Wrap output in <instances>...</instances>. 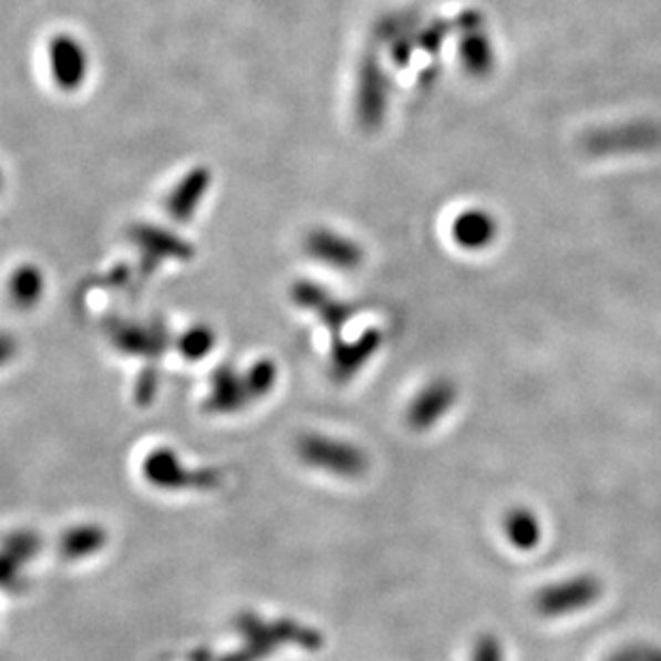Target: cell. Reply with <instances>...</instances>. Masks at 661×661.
Wrapping results in <instances>:
<instances>
[{
    "label": "cell",
    "mask_w": 661,
    "mask_h": 661,
    "mask_svg": "<svg viewBox=\"0 0 661 661\" xmlns=\"http://www.w3.org/2000/svg\"><path fill=\"white\" fill-rule=\"evenodd\" d=\"M237 626L244 633L245 644L237 653L221 661L267 660L273 651H278L279 647H286V644H295L306 651H318L324 644L322 633L318 629L301 626L295 621L267 623L254 614H244Z\"/></svg>",
    "instance_id": "cell-1"
},
{
    "label": "cell",
    "mask_w": 661,
    "mask_h": 661,
    "mask_svg": "<svg viewBox=\"0 0 661 661\" xmlns=\"http://www.w3.org/2000/svg\"><path fill=\"white\" fill-rule=\"evenodd\" d=\"M297 455L310 468L342 479H357L370 468V457L361 447L342 438H331L313 432L303 434L297 441Z\"/></svg>",
    "instance_id": "cell-2"
},
{
    "label": "cell",
    "mask_w": 661,
    "mask_h": 661,
    "mask_svg": "<svg viewBox=\"0 0 661 661\" xmlns=\"http://www.w3.org/2000/svg\"><path fill=\"white\" fill-rule=\"evenodd\" d=\"M601 595V585L592 576H578L544 587L535 597V608L544 617H562L589 608Z\"/></svg>",
    "instance_id": "cell-3"
},
{
    "label": "cell",
    "mask_w": 661,
    "mask_h": 661,
    "mask_svg": "<svg viewBox=\"0 0 661 661\" xmlns=\"http://www.w3.org/2000/svg\"><path fill=\"white\" fill-rule=\"evenodd\" d=\"M290 297L299 308L316 313L320 318V322L329 329L333 340H340V333H342L344 324L349 322L352 313H354V308L349 306L347 301L338 299L327 288H322L320 283L308 281V279L297 281L290 290Z\"/></svg>",
    "instance_id": "cell-4"
},
{
    "label": "cell",
    "mask_w": 661,
    "mask_h": 661,
    "mask_svg": "<svg viewBox=\"0 0 661 661\" xmlns=\"http://www.w3.org/2000/svg\"><path fill=\"white\" fill-rule=\"evenodd\" d=\"M306 251L316 262L338 269V271H352L361 267L365 254L363 247L342 233L331 228H313L306 235Z\"/></svg>",
    "instance_id": "cell-5"
},
{
    "label": "cell",
    "mask_w": 661,
    "mask_h": 661,
    "mask_svg": "<svg viewBox=\"0 0 661 661\" xmlns=\"http://www.w3.org/2000/svg\"><path fill=\"white\" fill-rule=\"evenodd\" d=\"M383 347V333L379 329L365 331L354 342L335 340L329 359V376L333 383L347 384L372 361V357Z\"/></svg>",
    "instance_id": "cell-6"
},
{
    "label": "cell",
    "mask_w": 661,
    "mask_h": 661,
    "mask_svg": "<svg viewBox=\"0 0 661 661\" xmlns=\"http://www.w3.org/2000/svg\"><path fill=\"white\" fill-rule=\"evenodd\" d=\"M455 400H457V389L452 381L436 379L425 384L409 406V413H406L409 425L419 432L430 430L452 411Z\"/></svg>",
    "instance_id": "cell-7"
},
{
    "label": "cell",
    "mask_w": 661,
    "mask_h": 661,
    "mask_svg": "<svg viewBox=\"0 0 661 661\" xmlns=\"http://www.w3.org/2000/svg\"><path fill=\"white\" fill-rule=\"evenodd\" d=\"M453 239L462 249L479 251L492 245L498 235V224L492 213L484 209H468L459 213L453 221Z\"/></svg>",
    "instance_id": "cell-8"
},
{
    "label": "cell",
    "mask_w": 661,
    "mask_h": 661,
    "mask_svg": "<svg viewBox=\"0 0 661 661\" xmlns=\"http://www.w3.org/2000/svg\"><path fill=\"white\" fill-rule=\"evenodd\" d=\"M251 402L245 376H239L235 370L224 368L215 376V391L210 397V406L215 411H237Z\"/></svg>",
    "instance_id": "cell-9"
},
{
    "label": "cell",
    "mask_w": 661,
    "mask_h": 661,
    "mask_svg": "<svg viewBox=\"0 0 661 661\" xmlns=\"http://www.w3.org/2000/svg\"><path fill=\"white\" fill-rule=\"evenodd\" d=\"M505 533L516 548L533 550L541 541V523L530 509L516 507L505 516Z\"/></svg>",
    "instance_id": "cell-10"
},
{
    "label": "cell",
    "mask_w": 661,
    "mask_h": 661,
    "mask_svg": "<svg viewBox=\"0 0 661 661\" xmlns=\"http://www.w3.org/2000/svg\"><path fill=\"white\" fill-rule=\"evenodd\" d=\"M276 381H278V368L273 361H258L245 374V383H247L251 400L265 397L276 386Z\"/></svg>",
    "instance_id": "cell-11"
},
{
    "label": "cell",
    "mask_w": 661,
    "mask_h": 661,
    "mask_svg": "<svg viewBox=\"0 0 661 661\" xmlns=\"http://www.w3.org/2000/svg\"><path fill=\"white\" fill-rule=\"evenodd\" d=\"M205 176H194V178H189V183L185 185V194H180L178 198H176V210L180 213V215H187V213H192L194 209V205L200 200V196H203V189H205Z\"/></svg>",
    "instance_id": "cell-12"
},
{
    "label": "cell",
    "mask_w": 661,
    "mask_h": 661,
    "mask_svg": "<svg viewBox=\"0 0 661 661\" xmlns=\"http://www.w3.org/2000/svg\"><path fill=\"white\" fill-rule=\"evenodd\" d=\"M473 661H503V649L494 636H479L473 649Z\"/></svg>",
    "instance_id": "cell-13"
},
{
    "label": "cell",
    "mask_w": 661,
    "mask_h": 661,
    "mask_svg": "<svg viewBox=\"0 0 661 661\" xmlns=\"http://www.w3.org/2000/svg\"><path fill=\"white\" fill-rule=\"evenodd\" d=\"M210 344H213V335L207 329H196L185 338V352L189 357H203L205 352H209Z\"/></svg>",
    "instance_id": "cell-14"
},
{
    "label": "cell",
    "mask_w": 661,
    "mask_h": 661,
    "mask_svg": "<svg viewBox=\"0 0 661 661\" xmlns=\"http://www.w3.org/2000/svg\"><path fill=\"white\" fill-rule=\"evenodd\" d=\"M610 661H661V653L653 649H647V647H636V649L621 651Z\"/></svg>",
    "instance_id": "cell-15"
}]
</instances>
